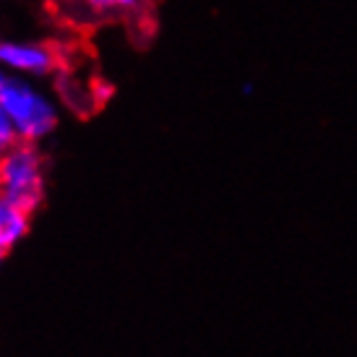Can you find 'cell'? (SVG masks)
Returning <instances> with one entry per match:
<instances>
[{
  "label": "cell",
  "instance_id": "cell-9",
  "mask_svg": "<svg viewBox=\"0 0 357 357\" xmlns=\"http://www.w3.org/2000/svg\"><path fill=\"white\" fill-rule=\"evenodd\" d=\"M6 256H8V250L0 248V266H3V261H6Z\"/></svg>",
  "mask_w": 357,
  "mask_h": 357
},
{
  "label": "cell",
  "instance_id": "cell-8",
  "mask_svg": "<svg viewBox=\"0 0 357 357\" xmlns=\"http://www.w3.org/2000/svg\"><path fill=\"white\" fill-rule=\"evenodd\" d=\"M8 76H10L8 70H6L3 66H0V91H3V86H6V81H8Z\"/></svg>",
  "mask_w": 357,
  "mask_h": 357
},
{
  "label": "cell",
  "instance_id": "cell-4",
  "mask_svg": "<svg viewBox=\"0 0 357 357\" xmlns=\"http://www.w3.org/2000/svg\"><path fill=\"white\" fill-rule=\"evenodd\" d=\"M55 94H58L60 105L73 109L76 115H91L94 109H100L94 102V94H91V81L81 84V81L68 79L55 70Z\"/></svg>",
  "mask_w": 357,
  "mask_h": 357
},
{
  "label": "cell",
  "instance_id": "cell-6",
  "mask_svg": "<svg viewBox=\"0 0 357 357\" xmlns=\"http://www.w3.org/2000/svg\"><path fill=\"white\" fill-rule=\"evenodd\" d=\"M97 16H123L136 13L141 8V0H84Z\"/></svg>",
  "mask_w": 357,
  "mask_h": 357
},
{
  "label": "cell",
  "instance_id": "cell-2",
  "mask_svg": "<svg viewBox=\"0 0 357 357\" xmlns=\"http://www.w3.org/2000/svg\"><path fill=\"white\" fill-rule=\"evenodd\" d=\"M0 196L34 214L45 201V159L37 144L16 141L0 154Z\"/></svg>",
  "mask_w": 357,
  "mask_h": 357
},
{
  "label": "cell",
  "instance_id": "cell-1",
  "mask_svg": "<svg viewBox=\"0 0 357 357\" xmlns=\"http://www.w3.org/2000/svg\"><path fill=\"white\" fill-rule=\"evenodd\" d=\"M0 107L13 123L19 141L29 144L45 141L60 123V102L40 89L29 76L10 73L0 91Z\"/></svg>",
  "mask_w": 357,
  "mask_h": 357
},
{
  "label": "cell",
  "instance_id": "cell-3",
  "mask_svg": "<svg viewBox=\"0 0 357 357\" xmlns=\"http://www.w3.org/2000/svg\"><path fill=\"white\" fill-rule=\"evenodd\" d=\"M0 66L13 76H55L58 55L50 45L42 42H21V40H0Z\"/></svg>",
  "mask_w": 357,
  "mask_h": 357
},
{
  "label": "cell",
  "instance_id": "cell-7",
  "mask_svg": "<svg viewBox=\"0 0 357 357\" xmlns=\"http://www.w3.org/2000/svg\"><path fill=\"white\" fill-rule=\"evenodd\" d=\"M16 141H19V136H16V128H13L10 118L6 115V109L0 107V154H3L6 149H10Z\"/></svg>",
  "mask_w": 357,
  "mask_h": 357
},
{
  "label": "cell",
  "instance_id": "cell-5",
  "mask_svg": "<svg viewBox=\"0 0 357 357\" xmlns=\"http://www.w3.org/2000/svg\"><path fill=\"white\" fill-rule=\"evenodd\" d=\"M29 214L0 196V248L10 250L29 232Z\"/></svg>",
  "mask_w": 357,
  "mask_h": 357
}]
</instances>
